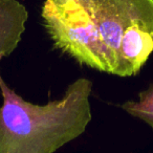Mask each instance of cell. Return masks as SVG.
<instances>
[{
  "instance_id": "6da1fadb",
  "label": "cell",
  "mask_w": 153,
  "mask_h": 153,
  "mask_svg": "<svg viewBox=\"0 0 153 153\" xmlns=\"http://www.w3.org/2000/svg\"><path fill=\"white\" fill-rule=\"evenodd\" d=\"M0 153H53L85 132L91 122L92 82L79 78L61 99L33 104L0 76Z\"/></svg>"
},
{
  "instance_id": "7a4b0ae2",
  "label": "cell",
  "mask_w": 153,
  "mask_h": 153,
  "mask_svg": "<svg viewBox=\"0 0 153 153\" xmlns=\"http://www.w3.org/2000/svg\"><path fill=\"white\" fill-rule=\"evenodd\" d=\"M108 74L133 76L153 53V0H83Z\"/></svg>"
},
{
  "instance_id": "3957f363",
  "label": "cell",
  "mask_w": 153,
  "mask_h": 153,
  "mask_svg": "<svg viewBox=\"0 0 153 153\" xmlns=\"http://www.w3.org/2000/svg\"><path fill=\"white\" fill-rule=\"evenodd\" d=\"M43 26L53 46L81 65L108 74V66L83 0H45Z\"/></svg>"
},
{
  "instance_id": "277c9868",
  "label": "cell",
  "mask_w": 153,
  "mask_h": 153,
  "mask_svg": "<svg viewBox=\"0 0 153 153\" xmlns=\"http://www.w3.org/2000/svg\"><path fill=\"white\" fill-rule=\"evenodd\" d=\"M28 12L18 0H0V60L9 57L25 32Z\"/></svg>"
},
{
  "instance_id": "5b68a950",
  "label": "cell",
  "mask_w": 153,
  "mask_h": 153,
  "mask_svg": "<svg viewBox=\"0 0 153 153\" xmlns=\"http://www.w3.org/2000/svg\"><path fill=\"white\" fill-rule=\"evenodd\" d=\"M127 113L145 122L153 130V84L138 94L136 101H127L121 105Z\"/></svg>"
}]
</instances>
